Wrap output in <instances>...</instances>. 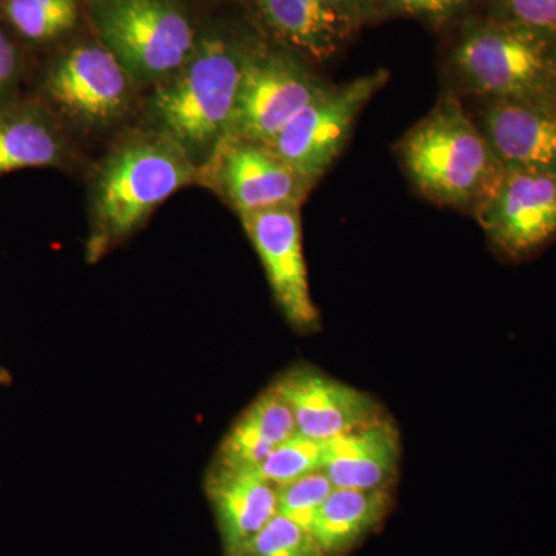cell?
Masks as SVG:
<instances>
[{"mask_svg":"<svg viewBox=\"0 0 556 556\" xmlns=\"http://www.w3.org/2000/svg\"><path fill=\"white\" fill-rule=\"evenodd\" d=\"M17 78V53L13 42L0 30V101L13 90Z\"/></svg>","mask_w":556,"mask_h":556,"instance_id":"484cf974","label":"cell"},{"mask_svg":"<svg viewBox=\"0 0 556 556\" xmlns=\"http://www.w3.org/2000/svg\"><path fill=\"white\" fill-rule=\"evenodd\" d=\"M243 228L254 244L274 299L295 329L308 331L318 324L311 298L308 269L302 247L300 207H274L240 214Z\"/></svg>","mask_w":556,"mask_h":556,"instance_id":"30bf717a","label":"cell"},{"mask_svg":"<svg viewBox=\"0 0 556 556\" xmlns=\"http://www.w3.org/2000/svg\"><path fill=\"white\" fill-rule=\"evenodd\" d=\"M397 156L417 192L459 211H473L501 170L478 124L453 94L405 134Z\"/></svg>","mask_w":556,"mask_h":556,"instance_id":"7a4b0ae2","label":"cell"},{"mask_svg":"<svg viewBox=\"0 0 556 556\" xmlns=\"http://www.w3.org/2000/svg\"><path fill=\"white\" fill-rule=\"evenodd\" d=\"M251 51L226 38H204L185 67L153 94L152 110L164 135L189 160L206 166L228 138Z\"/></svg>","mask_w":556,"mask_h":556,"instance_id":"6da1fadb","label":"cell"},{"mask_svg":"<svg viewBox=\"0 0 556 556\" xmlns=\"http://www.w3.org/2000/svg\"><path fill=\"white\" fill-rule=\"evenodd\" d=\"M457 90L481 100L556 97V61L547 40L511 22L464 30L450 58Z\"/></svg>","mask_w":556,"mask_h":556,"instance_id":"3957f363","label":"cell"},{"mask_svg":"<svg viewBox=\"0 0 556 556\" xmlns=\"http://www.w3.org/2000/svg\"><path fill=\"white\" fill-rule=\"evenodd\" d=\"M388 10L428 21H447L463 9L466 0H376Z\"/></svg>","mask_w":556,"mask_h":556,"instance_id":"d4e9b609","label":"cell"},{"mask_svg":"<svg viewBox=\"0 0 556 556\" xmlns=\"http://www.w3.org/2000/svg\"><path fill=\"white\" fill-rule=\"evenodd\" d=\"M508 22L544 36L556 33V0H500Z\"/></svg>","mask_w":556,"mask_h":556,"instance_id":"cb8c5ba5","label":"cell"},{"mask_svg":"<svg viewBox=\"0 0 556 556\" xmlns=\"http://www.w3.org/2000/svg\"><path fill=\"white\" fill-rule=\"evenodd\" d=\"M241 556H325L313 533L276 515L254 536Z\"/></svg>","mask_w":556,"mask_h":556,"instance_id":"44dd1931","label":"cell"},{"mask_svg":"<svg viewBox=\"0 0 556 556\" xmlns=\"http://www.w3.org/2000/svg\"><path fill=\"white\" fill-rule=\"evenodd\" d=\"M292 409L298 433L329 441L386 415L375 397L313 368H295L273 386Z\"/></svg>","mask_w":556,"mask_h":556,"instance_id":"7c38bea8","label":"cell"},{"mask_svg":"<svg viewBox=\"0 0 556 556\" xmlns=\"http://www.w3.org/2000/svg\"><path fill=\"white\" fill-rule=\"evenodd\" d=\"M325 87L327 84L292 54L251 51L228 137L269 146Z\"/></svg>","mask_w":556,"mask_h":556,"instance_id":"ba28073f","label":"cell"},{"mask_svg":"<svg viewBox=\"0 0 556 556\" xmlns=\"http://www.w3.org/2000/svg\"><path fill=\"white\" fill-rule=\"evenodd\" d=\"M94 27L130 76L169 79L195 51V31L175 0H97Z\"/></svg>","mask_w":556,"mask_h":556,"instance_id":"5b68a950","label":"cell"},{"mask_svg":"<svg viewBox=\"0 0 556 556\" xmlns=\"http://www.w3.org/2000/svg\"><path fill=\"white\" fill-rule=\"evenodd\" d=\"M207 492L228 556H241L277 515V485L263 478L258 468L217 467L208 478Z\"/></svg>","mask_w":556,"mask_h":556,"instance_id":"9a60e30c","label":"cell"},{"mask_svg":"<svg viewBox=\"0 0 556 556\" xmlns=\"http://www.w3.org/2000/svg\"><path fill=\"white\" fill-rule=\"evenodd\" d=\"M334 490L324 470L277 485V515L309 530L318 508Z\"/></svg>","mask_w":556,"mask_h":556,"instance_id":"603a6c76","label":"cell"},{"mask_svg":"<svg viewBox=\"0 0 556 556\" xmlns=\"http://www.w3.org/2000/svg\"><path fill=\"white\" fill-rule=\"evenodd\" d=\"M390 507L388 490L334 489L318 508L309 532L325 556H340L371 533Z\"/></svg>","mask_w":556,"mask_h":556,"instance_id":"e0dca14e","label":"cell"},{"mask_svg":"<svg viewBox=\"0 0 556 556\" xmlns=\"http://www.w3.org/2000/svg\"><path fill=\"white\" fill-rule=\"evenodd\" d=\"M129 73L102 46H80L50 70L46 90L50 100L84 124L115 119L129 101Z\"/></svg>","mask_w":556,"mask_h":556,"instance_id":"8fae6325","label":"cell"},{"mask_svg":"<svg viewBox=\"0 0 556 556\" xmlns=\"http://www.w3.org/2000/svg\"><path fill=\"white\" fill-rule=\"evenodd\" d=\"M255 3L266 27L311 61L324 62L334 56L356 27L324 0H255Z\"/></svg>","mask_w":556,"mask_h":556,"instance_id":"2e32d148","label":"cell"},{"mask_svg":"<svg viewBox=\"0 0 556 556\" xmlns=\"http://www.w3.org/2000/svg\"><path fill=\"white\" fill-rule=\"evenodd\" d=\"M204 167L212 182L240 214L300 207L313 186L268 144L226 138Z\"/></svg>","mask_w":556,"mask_h":556,"instance_id":"9c48e42d","label":"cell"},{"mask_svg":"<svg viewBox=\"0 0 556 556\" xmlns=\"http://www.w3.org/2000/svg\"><path fill=\"white\" fill-rule=\"evenodd\" d=\"M2 11L14 30L30 40H50L75 27L78 0H2Z\"/></svg>","mask_w":556,"mask_h":556,"instance_id":"d6986e66","label":"cell"},{"mask_svg":"<svg viewBox=\"0 0 556 556\" xmlns=\"http://www.w3.org/2000/svg\"><path fill=\"white\" fill-rule=\"evenodd\" d=\"M471 214L504 257H532L556 239V170L501 167Z\"/></svg>","mask_w":556,"mask_h":556,"instance_id":"52a82bcc","label":"cell"},{"mask_svg":"<svg viewBox=\"0 0 556 556\" xmlns=\"http://www.w3.org/2000/svg\"><path fill=\"white\" fill-rule=\"evenodd\" d=\"M477 124L501 167L556 170V97L484 101Z\"/></svg>","mask_w":556,"mask_h":556,"instance_id":"4fadbf2b","label":"cell"},{"mask_svg":"<svg viewBox=\"0 0 556 556\" xmlns=\"http://www.w3.org/2000/svg\"><path fill=\"white\" fill-rule=\"evenodd\" d=\"M327 450V441H316L295 433L273 450L265 463L258 467V471L274 485H283L314 471L324 470Z\"/></svg>","mask_w":556,"mask_h":556,"instance_id":"ffe728a7","label":"cell"},{"mask_svg":"<svg viewBox=\"0 0 556 556\" xmlns=\"http://www.w3.org/2000/svg\"><path fill=\"white\" fill-rule=\"evenodd\" d=\"M195 164L170 138L139 139L116 150L94 189V244L137 229L150 212L195 179Z\"/></svg>","mask_w":556,"mask_h":556,"instance_id":"277c9868","label":"cell"},{"mask_svg":"<svg viewBox=\"0 0 556 556\" xmlns=\"http://www.w3.org/2000/svg\"><path fill=\"white\" fill-rule=\"evenodd\" d=\"M324 471L334 489L388 490L401 460V434L383 415L367 426L327 441Z\"/></svg>","mask_w":556,"mask_h":556,"instance_id":"5bb4252c","label":"cell"},{"mask_svg":"<svg viewBox=\"0 0 556 556\" xmlns=\"http://www.w3.org/2000/svg\"><path fill=\"white\" fill-rule=\"evenodd\" d=\"M237 422L276 447L298 433L294 415L287 399L281 396L274 387H269L265 393L260 394L244 409Z\"/></svg>","mask_w":556,"mask_h":556,"instance_id":"7402d4cb","label":"cell"},{"mask_svg":"<svg viewBox=\"0 0 556 556\" xmlns=\"http://www.w3.org/2000/svg\"><path fill=\"white\" fill-rule=\"evenodd\" d=\"M388 80V72L368 73L340 86H327L294 116L269 148L311 186L331 169L353 134L362 110Z\"/></svg>","mask_w":556,"mask_h":556,"instance_id":"8992f818","label":"cell"},{"mask_svg":"<svg viewBox=\"0 0 556 556\" xmlns=\"http://www.w3.org/2000/svg\"><path fill=\"white\" fill-rule=\"evenodd\" d=\"M65 144L53 123L35 108L0 109V175L56 166Z\"/></svg>","mask_w":556,"mask_h":556,"instance_id":"ac0fdd59","label":"cell"},{"mask_svg":"<svg viewBox=\"0 0 556 556\" xmlns=\"http://www.w3.org/2000/svg\"><path fill=\"white\" fill-rule=\"evenodd\" d=\"M324 2L340 11L356 25L367 16L369 11L376 9V0H324Z\"/></svg>","mask_w":556,"mask_h":556,"instance_id":"4316f807","label":"cell"}]
</instances>
